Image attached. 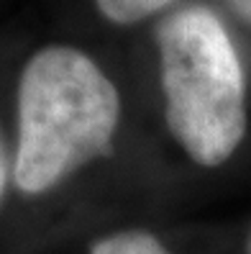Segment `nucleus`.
<instances>
[{"mask_svg": "<svg viewBox=\"0 0 251 254\" xmlns=\"http://www.w3.org/2000/svg\"><path fill=\"white\" fill-rule=\"evenodd\" d=\"M118 116L115 85L87 54L75 47L36 52L18 85L16 185L36 195L108 154Z\"/></svg>", "mask_w": 251, "mask_h": 254, "instance_id": "nucleus-1", "label": "nucleus"}, {"mask_svg": "<svg viewBox=\"0 0 251 254\" xmlns=\"http://www.w3.org/2000/svg\"><path fill=\"white\" fill-rule=\"evenodd\" d=\"M164 118L172 136L202 167L223 164L246 133L244 72L215 13L182 8L156 28Z\"/></svg>", "mask_w": 251, "mask_h": 254, "instance_id": "nucleus-2", "label": "nucleus"}, {"mask_svg": "<svg viewBox=\"0 0 251 254\" xmlns=\"http://www.w3.org/2000/svg\"><path fill=\"white\" fill-rule=\"evenodd\" d=\"M90 254H169L146 231H118L105 236L90 249Z\"/></svg>", "mask_w": 251, "mask_h": 254, "instance_id": "nucleus-3", "label": "nucleus"}, {"mask_svg": "<svg viewBox=\"0 0 251 254\" xmlns=\"http://www.w3.org/2000/svg\"><path fill=\"white\" fill-rule=\"evenodd\" d=\"M100 13L113 23H136L159 13L174 0H95Z\"/></svg>", "mask_w": 251, "mask_h": 254, "instance_id": "nucleus-4", "label": "nucleus"}, {"mask_svg": "<svg viewBox=\"0 0 251 254\" xmlns=\"http://www.w3.org/2000/svg\"><path fill=\"white\" fill-rule=\"evenodd\" d=\"M228 3H231V8L239 13L244 21L251 23V0H228Z\"/></svg>", "mask_w": 251, "mask_h": 254, "instance_id": "nucleus-5", "label": "nucleus"}, {"mask_svg": "<svg viewBox=\"0 0 251 254\" xmlns=\"http://www.w3.org/2000/svg\"><path fill=\"white\" fill-rule=\"evenodd\" d=\"M5 177H8V159H5L3 141H0V195H3V188H5Z\"/></svg>", "mask_w": 251, "mask_h": 254, "instance_id": "nucleus-6", "label": "nucleus"}, {"mask_svg": "<svg viewBox=\"0 0 251 254\" xmlns=\"http://www.w3.org/2000/svg\"><path fill=\"white\" fill-rule=\"evenodd\" d=\"M246 254H251V234H249V244H246Z\"/></svg>", "mask_w": 251, "mask_h": 254, "instance_id": "nucleus-7", "label": "nucleus"}]
</instances>
